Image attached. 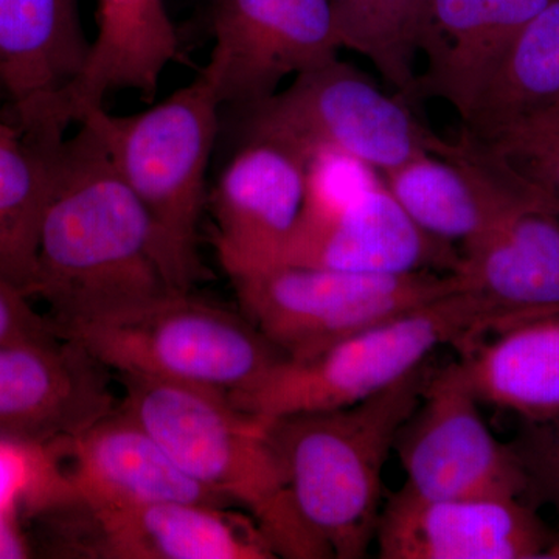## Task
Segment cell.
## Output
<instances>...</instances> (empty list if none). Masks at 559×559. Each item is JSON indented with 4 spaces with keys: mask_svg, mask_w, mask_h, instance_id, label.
I'll list each match as a JSON object with an SVG mask.
<instances>
[{
    "mask_svg": "<svg viewBox=\"0 0 559 559\" xmlns=\"http://www.w3.org/2000/svg\"><path fill=\"white\" fill-rule=\"evenodd\" d=\"M58 154L40 224L33 297L55 330L112 319L173 293L145 209L90 124Z\"/></svg>",
    "mask_w": 559,
    "mask_h": 559,
    "instance_id": "1",
    "label": "cell"
},
{
    "mask_svg": "<svg viewBox=\"0 0 559 559\" xmlns=\"http://www.w3.org/2000/svg\"><path fill=\"white\" fill-rule=\"evenodd\" d=\"M119 377L124 392L119 409L194 480L248 510L277 558H334L297 510L266 419L238 409L216 390Z\"/></svg>",
    "mask_w": 559,
    "mask_h": 559,
    "instance_id": "2",
    "label": "cell"
},
{
    "mask_svg": "<svg viewBox=\"0 0 559 559\" xmlns=\"http://www.w3.org/2000/svg\"><path fill=\"white\" fill-rule=\"evenodd\" d=\"M430 373L426 362L352 406L266 419L297 510L334 558L366 557L382 468Z\"/></svg>",
    "mask_w": 559,
    "mask_h": 559,
    "instance_id": "3",
    "label": "cell"
},
{
    "mask_svg": "<svg viewBox=\"0 0 559 559\" xmlns=\"http://www.w3.org/2000/svg\"><path fill=\"white\" fill-rule=\"evenodd\" d=\"M221 105L201 73L165 100L131 116L98 106L90 124L148 215L154 255L168 288L190 293L202 278L200 224ZM76 123V124H79Z\"/></svg>",
    "mask_w": 559,
    "mask_h": 559,
    "instance_id": "4",
    "label": "cell"
},
{
    "mask_svg": "<svg viewBox=\"0 0 559 559\" xmlns=\"http://www.w3.org/2000/svg\"><path fill=\"white\" fill-rule=\"evenodd\" d=\"M496 333L474 297L455 289L336 342L307 359H283L252 388L229 396L263 419L352 406L417 370L441 345L463 352Z\"/></svg>",
    "mask_w": 559,
    "mask_h": 559,
    "instance_id": "5",
    "label": "cell"
},
{
    "mask_svg": "<svg viewBox=\"0 0 559 559\" xmlns=\"http://www.w3.org/2000/svg\"><path fill=\"white\" fill-rule=\"evenodd\" d=\"M106 369L234 395L266 377L285 353L246 316L190 293H168L117 318L57 330Z\"/></svg>",
    "mask_w": 559,
    "mask_h": 559,
    "instance_id": "6",
    "label": "cell"
},
{
    "mask_svg": "<svg viewBox=\"0 0 559 559\" xmlns=\"http://www.w3.org/2000/svg\"><path fill=\"white\" fill-rule=\"evenodd\" d=\"M246 138L288 145L305 159L334 150L384 173L452 142L419 123L401 95L390 97L340 58L294 76L285 91L245 114Z\"/></svg>",
    "mask_w": 559,
    "mask_h": 559,
    "instance_id": "7",
    "label": "cell"
},
{
    "mask_svg": "<svg viewBox=\"0 0 559 559\" xmlns=\"http://www.w3.org/2000/svg\"><path fill=\"white\" fill-rule=\"evenodd\" d=\"M230 282L242 316L289 359L311 358L457 289L452 272L381 275L300 264H278Z\"/></svg>",
    "mask_w": 559,
    "mask_h": 559,
    "instance_id": "8",
    "label": "cell"
},
{
    "mask_svg": "<svg viewBox=\"0 0 559 559\" xmlns=\"http://www.w3.org/2000/svg\"><path fill=\"white\" fill-rule=\"evenodd\" d=\"M210 32L213 47L200 73L221 108L241 116L342 49L331 0H210Z\"/></svg>",
    "mask_w": 559,
    "mask_h": 559,
    "instance_id": "9",
    "label": "cell"
},
{
    "mask_svg": "<svg viewBox=\"0 0 559 559\" xmlns=\"http://www.w3.org/2000/svg\"><path fill=\"white\" fill-rule=\"evenodd\" d=\"M395 450L406 471L400 492L409 498L528 495L520 455L485 425L459 362L430 373Z\"/></svg>",
    "mask_w": 559,
    "mask_h": 559,
    "instance_id": "10",
    "label": "cell"
},
{
    "mask_svg": "<svg viewBox=\"0 0 559 559\" xmlns=\"http://www.w3.org/2000/svg\"><path fill=\"white\" fill-rule=\"evenodd\" d=\"M62 502L90 509L156 502L229 507L119 406L80 436L40 447L39 479L28 507Z\"/></svg>",
    "mask_w": 559,
    "mask_h": 559,
    "instance_id": "11",
    "label": "cell"
},
{
    "mask_svg": "<svg viewBox=\"0 0 559 559\" xmlns=\"http://www.w3.org/2000/svg\"><path fill=\"white\" fill-rule=\"evenodd\" d=\"M36 514L61 551L103 559H272L259 524L227 507L189 502L90 509L62 502Z\"/></svg>",
    "mask_w": 559,
    "mask_h": 559,
    "instance_id": "12",
    "label": "cell"
},
{
    "mask_svg": "<svg viewBox=\"0 0 559 559\" xmlns=\"http://www.w3.org/2000/svg\"><path fill=\"white\" fill-rule=\"evenodd\" d=\"M381 176L415 223L444 241L465 245L527 213L559 216L557 201L463 132L443 156L423 154Z\"/></svg>",
    "mask_w": 559,
    "mask_h": 559,
    "instance_id": "13",
    "label": "cell"
},
{
    "mask_svg": "<svg viewBox=\"0 0 559 559\" xmlns=\"http://www.w3.org/2000/svg\"><path fill=\"white\" fill-rule=\"evenodd\" d=\"M307 197V159L288 145L246 138L209 191L213 245L229 278L285 260Z\"/></svg>",
    "mask_w": 559,
    "mask_h": 559,
    "instance_id": "14",
    "label": "cell"
},
{
    "mask_svg": "<svg viewBox=\"0 0 559 559\" xmlns=\"http://www.w3.org/2000/svg\"><path fill=\"white\" fill-rule=\"evenodd\" d=\"M90 51L80 0H0V95L27 130L66 139Z\"/></svg>",
    "mask_w": 559,
    "mask_h": 559,
    "instance_id": "15",
    "label": "cell"
},
{
    "mask_svg": "<svg viewBox=\"0 0 559 559\" xmlns=\"http://www.w3.org/2000/svg\"><path fill=\"white\" fill-rule=\"evenodd\" d=\"M384 559L549 558L557 533L513 496L426 500L395 495L378 520Z\"/></svg>",
    "mask_w": 559,
    "mask_h": 559,
    "instance_id": "16",
    "label": "cell"
},
{
    "mask_svg": "<svg viewBox=\"0 0 559 559\" xmlns=\"http://www.w3.org/2000/svg\"><path fill=\"white\" fill-rule=\"evenodd\" d=\"M108 370L76 342L0 345V439L46 447L117 409Z\"/></svg>",
    "mask_w": 559,
    "mask_h": 559,
    "instance_id": "17",
    "label": "cell"
},
{
    "mask_svg": "<svg viewBox=\"0 0 559 559\" xmlns=\"http://www.w3.org/2000/svg\"><path fill=\"white\" fill-rule=\"evenodd\" d=\"M459 261L454 245L419 227L381 179L333 212L301 216L282 264L401 275L450 274Z\"/></svg>",
    "mask_w": 559,
    "mask_h": 559,
    "instance_id": "18",
    "label": "cell"
},
{
    "mask_svg": "<svg viewBox=\"0 0 559 559\" xmlns=\"http://www.w3.org/2000/svg\"><path fill=\"white\" fill-rule=\"evenodd\" d=\"M547 0H428L418 36L426 69L407 102L441 98L468 117L518 32Z\"/></svg>",
    "mask_w": 559,
    "mask_h": 559,
    "instance_id": "19",
    "label": "cell"
},
{
    "mask_svg": "<svg viewBox=\"0 0 559 559\" xmlns=\"http://www.w3.org/2000/svg\"><path fill=\"white\" fill-rule=\"evenodd\" d=\"M558 218L527 213L462 245L457 289L476 299L496 333L559 311Z\"/></svg>",
    "mask_w": 559,
    "mask_h": 559,
    "instance_id": "20",
    "label": "cell"
},
{
    "mask_svg": "<svg viewBox=\"0 0 559 559\" xmlns=\"http://www.w3.org/2000/svg\"><path fill=\"white\" fill-rule=\"evenodd\" d=\"M180 60L179 36L165 0H97V36L70 98L73 124L117 91L153 100L162 73Z\"/></svg>",
    "mask_w": 559,
    "mask_h": 559,
    "instance_id": "21",
    "label": "cell"
},
{
    "mask_svg": "<svg viewBox=\"0 0 559 559\" xmlns=\"http://www.w3.org/2000/svg\"><path fill=\"white\" fill-rule=\"evenodd\" d=\"M479 403L544 423L559 415V311L480 341L460 360Z\"/></svg>",
    "mask_w": 559,
    "mask_h": 559,
    "instance_id": "22",
    "label": "cell"
},
{
    "mask_svg": "<svg viewBox=\"0 0 559 559\" xmlns=\"http://www.w3.org/2000/svg\"><path fill=\"white\" fill-rule=\"evenodd\" d=\"M64 140L43 138L0 108V278L31 300L40 224Z\"/></svg>",
    "mask_w": 559,
    "mask_h": 559,
    "instance_id": "23",
    "label": "cell"
},
{
    "mask_svg": "<svg viewBox=\"0 0 559 559\" xmlns=\"http://www.w3.org/2000/svg\"><path fill=\"white\" fill-rule=\"evenodd\" d=\"M557 103L559 0H547L503 51L463 120L462 132L488 140L503 128Z\"/></svg>",
    "mask_w": 559,
    "mask_h": 559,
    "instance_id": "24",
    "label": "cell"
},
{
    "mask_svg": "<svg viewBox=\"0 0 559 559\" xmlns=\"http://www.w3.org/2000/svg\"><path fill=\"white\" fill-rule=\"evenodd\" d=\"M344 49L366 57L407 102L428 0H331Z\"/></svg>",
    "mask_w": 559,
    "mask_h": 559,
    "instance_id": "25",
    "label": "cell"
},
{
    "mask_svg": "<svg viewBox=\"0 0 559 559\" xmlns=\"http://www.w3.org/2000/svg\"><path fill=\"white\" fill-rule=\"evenodd\" d=\"M481 142L559 204V103Z\"/></svg>",
    "mask_w": 559,
    "mask_h": 559,
    "instance_id": "26",
    "label": "cell"
},
{
    "mask_svg": "<svg viewBox=\"0 0 559 559\" xmlns=\"http://www.w3.org/2000/svg\"><path fill=\"white\" fill-rule=\"evenodd\" d=\"M524 439L513 444L528 477V495L549 500L558 514L557 539L549 558H559V415L549 421L530 423Z\"/></svg>",
    "mask_w": 559,
    "mask_h": 559,
    "instance_id": "27",
    "label": "cell"
},
{
    "mask_svg": "<svg viewBox=\"0 0 559 559\" xmlns=\"http://www.w3.org/2000/svg\"><path fill=\"white\" fill-rule=\"evenodd\" d=\"M60 340L53 322L33 310L31 299L0 278V345Z\"/></svg>",
    "mask_w": 559,
    "mask_h": 559,
    "instance_id": "28",
    "label": "cell"
},
{
    "mask_svg": "<svg viewBox=\"0 0 559 559\" xmlns=\"http://www.w3.org/2000/svg\"><path fill=\"white\" fill-rule=\"evenodd\" d=\"M36 468V447L0 439V513L13 514L14 507L27 499Z\"/></svg>",
    "mask_w": 559,
    "mask_h": 559,
    "instance_id": "29",
    "label": "cell"
},
{
    "mask_svg": "<svg viewBox=\"0 0 559 559\" xmlns=\"http://www.w3.org/2000/svg\"><path fill=\"white\" fill-rule=\"evenodd\" d=\"M28 546L13 522V514L0 513V559L27 558Z\"/></svg>",
    "mask_w": 559,
    "mask_h": 559,
    "instance_id": "30",
    "label": "cell"
},
{
    "mask_svg": "<svg viewBox=\"0 0 559 559\" xmlns=\"http://www.w3.org/2000/svg\"><path fill=\"white\" fill-rule=\"evenodd\" d=\"M0 103H2V95H0Z\"/></svg>",
    "mask_w": 559,
    "mask_h": 559,
    "instance_id": "31",
    "label": "cell"
}]
</instances>
